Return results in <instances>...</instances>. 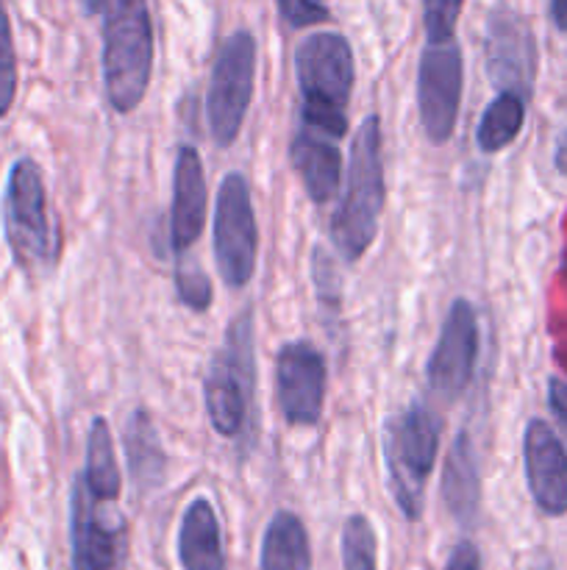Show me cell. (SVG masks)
<instances>
[{
	"label": "cell",
	"instance_id": "1",
	"mask_svg": "<svg viewBox=\"0 0 567 570\" xmlns=\"http://www.w3.org/2000/svg\"><path fill=\"white\" fill-rule=\"evenodd\" d=\"M295 78L300 89V122L334 139L348 134V104L354 95V48L337 31L309 33L295 48Z\"/></svg>",
	"mask_w": 567,
	"mask_h": 570
},
{
	"label": "cell",
	"instance_id": "2",
	"mask_svg": "<svg viewBox=\"0 0 567 570\" xmlns=\"http://www.w3.org/2000/svg\"><path fill=\"white\" fill-rule=\"evenodd\" d=\"M384 195L387 189H384L381 120L378 115H367L350 142L345 187L331 220L334 248L345 262H359L376 243Z\"/></svg>",
	"mask_w": 567,
	"mask_h": 570
},
{
	"label": "cell",
	"instance_id": "3",
	"mask_svg": "<svg viewBox=\"0 0 567 570\" xmlns=\"http://www.w3.org/2000/svg\"><path fill=\"white\" fill-rule=\"evenodd\" d=\"M153 76V22L145 0H109L103 20V83L111 109L128 115Z\"/></svg>",
	"mask_w": 567,
	"mask_h": 570
},
{
	"label": "cell",
	"instance_id": "4",
	"mask_svg": "<svg viewBox=\"0 0 567 570\" xmlns=\"http://www.w3.org/2000/svg\"><path fill=\"white\" fill-rule=\"evenodd\" d=\"M442 421L426 401H411L398 415L384 423V462L389 488L406 521H420L426 507V488L439 454Z\"/></svg>",
	"mask_w": 567,
	"mask_h": 570
},
{
	"label": "cell",
	"instance_id": "5",
	"mask_svg": "<svg viewBox=\"0 0 567 570\" xmlns=\"http://www.w3.org/2000/svg\"><path fill=\"white\" fill-rule=\"evenodd\" d=\"M253 384V312L245 309L228 326L226 345L211 354L203 379L206 412L220 438H239L245 432Z\"/></svg>",
	"mask_w": 567,
	"mask_h": 570
},
{
	"label": "cell",
	"instance_id": "6",
	"mask_svg": "<svg viewBox=\"0 0 567 570\" xmlns=\"http://www.w3.org/2000/svg\"><path fill=\"white\" fill-rule=\"evenodd\" d=\"M3 226L14 262L26 273H42L56 265L59 239L48 212L42 167L22 156L11 165L3 198Z\"/></svg>",
	"mask_w": 567,
	"mask_h": 570
},
{
	"label": "cell",
	"instance_id": "7",
	"mask_svg": "<svg viewBox=\"0 0 567 570\" xmlns=\"http://www.w3.org/2000/svg\"><path fill=\"white\" fill-rule=\"evenodd\" d=\"M256 59L259 48L250 31H233L217 50L206 89V120L220 148H231L242 131L256 89Z\"/></svg>",
	"mask_w": 567,
	"mask_h": 570
},
{
	"label": "cell",
	"instance_id": "8",
	"mask_svg": "<svg viewBox=\"0 0 567 570\" xmlns=\"http://www.w3.org/2000/svg\"><path fill=\"white\" fill-rule=\"evenodd\" d=\"M215 259L231 289L248 287L259 259V226L248 178L239 170L222 176L215 204Z\"/></svg>",
	"mask_w": 567,
	"mask_h": 570
},
{
	"label": "cell",
	"instance_id": "9",
	"mask_svg": "<svg viewBox=\"0 0 567 570\" xmlns=\"http://www.w3.org/2000/svg\"><path fill=\"white\" fill-rule=\"evenodd\" d=\"M484 65L498 92H515L523 100L534 95L539 50L534 28L515 6L498 3L484 26Z\"/></svg>",
	"mask_w": 567,
	"mask_h": 570
},
{
	"label": "cell",
	"instance_id": "10",
	"mask_svg": "<svg viewBox=\"0 0 567 570\" xmlns=\"http://www.w3.org/2000/svg\"><path fill=\"white\" fill-rule=\"evenodd\" d=\"M117 501H98L78 476L70 495L72 570H126L128 523Z\"/></svg>",
	"mask_w": 567,
	"mask_h": 570
},
{
	"label": "cell",
	"instance_id": "11",
	"mask_svg": "<svg viewBox=\"0 0 567 570\" xmlns=\"http://www.w3.org/2000/svg\"><path fill=\"white\" fill-rule=\"evenodd\" d=\"M461 89H465V61L456 39L426 42L417 61V115L431 145H445L454 137Z\"/></svg>",
	"mask_w": 567,
	"mask_h": 570
},
{
	"label": "cell",
	"instance_id": "12",
	"mask_svg": "<svg viewBox=\"0 0 567 570\" xmlns=\"http://www.w3.org/2000/svg\"><path fill=\"white\" fill-rule=\"evenodd\" d=\"M481 348L476 306L467 298H456L445 315L439 337L426 365V382L437 399L456 401L472 382Z\"/></svg>",
	"mask_w": 567,
	"mask_h": 570
},
{
	"label": "cell",
	"instance_id": "13",
	"mask_svg": "<svg viewBox=\"0 0 567 570\" xmlns=\"http://www.w3.org/2000/svg\"><path fill=\"white\" fill-rule=\"evenodd\" d=\"M328 365L322 351L306 340L281 345L276 356V399L289 426H317L326 406Z\"/></svg>",
	"mask_w": 567,
	"mask_h": 570
},
{
	"label": "cell",
	"instance_id": "14",
	"mask_svg": "<svg viewBox=\"0 0 567 570\" xmlns=\"http://www.w3.org/2000/svg\"><path fill=\"white\" fill-rule=\"evenodd\" d=\"M523 468L528 493L543 515H567V451L543 417H531L523 432Z\"/></svg>",
	"mask_w": 567,
	"mask_h": 570
},
{
	"label": "cell",
	"instance_id": "15",
	"mask_svg": "<svg viewBox=\"0 0 567 570\" xmlns=\"http://www.w3.org/2000/svg\"><path fill=\"white\" fill-rule=\"evenodd\" d=\"M206 204H209V189H206L203 159L192 145H181L172 167L170 206V248L176 250V256L187 254L203 234Z\"/></svg>",
	"mask_w": 567,
	"mask_h": 570
},
{
	"label": "cell",
	"instance_id": "16",
	"mask_svg": "<svg viewBox=\"0 0 567 570\" xmlns=\"http://www.w3.org/2000/svg\"><path fill=\"white\" fill-rule=\"evenodd\" d=\"M339 139L315 128L298 126L292 145H289V161L304 184L306 195L315 204H328L339 195L342 184V154H339Z\"/></svg>",
	"mask_w": 567,
	"mask_h": 570
},
{
	"label": "cell",
	"instance_id": "17",
	"mask_svg": "<svg viewBox=\"0 0 567 570\" xmlns=\"http://www.w3.org/2000/svg\"><path fill=\"white\" fill-rule=\"evenodd\" d=\"M442 501L459 527L472 529L481 510V468H478L476 445L470 434L459 432L454 438L448 456L442 465Z\"/></svg>",
	"mask_w": 567,
	"mask_h": 570
},
{
	"label": "cell",
	"instance_id": "18",
	"mask_svg": "<svg viewBox=\"0 0 567 570\" xmlns=\"http://www.w3.org/2000/svg\"><path fill=\"white\" fill-rule=\"evenodd\" d=\"M178 562L183 570H226L222 532L209 499L189 501L178 529Z\"/></svg>",
	"mask_w": 567,
	"mask_h": 570
},
{
	"label": "cell",
	"instance_id": "19",
	"mask_svg": "<svg viewBox=\"0 0 567 570\" xmlns=\"http://www.w3.org/2000/svg\"><path fill=\"white\" fill-rule=\"evenodd\" d=\"M122 449L128 460V476L139 490H153L165 484L167 454L159 429L145 410H133L122 429Z\"/></svg>",
	"mask_w": 567,
	"mask_h": 570
},
{
	"label": "cell",
	"instance_id": "20",
	"mask_svg": "<svg viewBox=\"0 0 567 570\" xmlns=\"http://www.w3.org/2000/svg\"><path fill=\"white\" fill-rule=\"evenodd\" d=\"M259 570H311V546L304 521L281 510L270 518L261 538Z\"/></svg>",
	"mask_w": 567,
	"mask_h": 570
},
{
	"label": "cell",
	"instance_id": "21",
	"mask_svg": "<svg viewBox=\"0 0 567 570\" xmlns=\"http://www.w3.org/2000/svg\"><path fill=\"white\" fill-rule=\"evenodd\" d=\"M83 484L98 501H117L122 490V473L117 465V451L106 417H94L87 434V465L81 473Z\"/></svg>",
	"mask_w": 567,
	"mask_h": 570
},
{
	"label": "cell",
	"instance_id": "22",
	"mask_svg": "<svg viewBox=\"0 0 567 570\" xmlns=\"http://www.w3.org/2000/svg\"><path fill=\"white\" fill-rule=\"evenodd\" d=\"M523 122H526V100L515 92H498V98L489 100L481 120H478V150L481 154H500V150H506L520 137Z\"/></svg>",
	"mask_w": 567,
	"mask_h": 570
},
{
	"label": "cell",
	"instance_id": "23",
	"mask_svg": "<svg viewBox=\"0 0 567 570\" xmlns=\"http://www.w3.org/2000/svg\"><path fill=\"white\" fill-rule=\"evenodd\" d=\"M342 570H378L376 529L365 515H350L345 521Z\"/></svg>",
	"mask_w": 567,
	"mask_h": 570
},
{
	"label": "cell",
	"instance_id": "24",
	"mask_svg": "<svg viewBox=\"0 0 567 570\" xmlns=\"http://www.w3.org/2000/svg\"><path fill=\"white\" fill-rule=\"evenodd\" d=\"M172 282H176L178 301H181L187 309L206 312L211 306V301H215V287H211V278L206 276V271L198 265V262H189L187 254L178 256Z\"/></svg>",
	"mask_w": 567,
	"mask_h": 570
},
{
	"label": "cell",
	"instance_id": "25",
	"mask_svg": "<svg viewBox=\"0 0 567 570\" xmlns=\"http://www.w3.org/2000/svg\"><path fill=\"white\" fill-rule=\"evenodd\" d=\"M17 98V50L11 37L9 11L0 0V117H6Z\"/></svg>",
	"mask_w": 567,
	"mask_h": 570
},
{
	"label": "cell",
	"instance_id": "26",
	"mask_svg": "<svg viewBox=\"0 0 567 570\" xmlns=\"http://www.w3.org/2000/svg\"><path fill=\"white\" fill-rule=\"evenodd\" d=\"M461 9H465V0H422V28H426L428 42L454 39Z\"/></svg>",
	"mask_w": 567,
	"mask_h": 570
},
{
	"label": "cell",
	"instance_id": "27",
	"mask_svg": "<svg viewBox=\"0 0 567 570\" xmlns=\"http://www.w3.org/2000/svg\"><path fill=\"white\" fill-rule=\"evenodd\" d=\"M311 278L317 284V298H320L322 309H331L337 315L339 304H342V287H339L342 278H339L337 265H334V256L326 254L320 245L311 254Z\"/></svg>",
	"mask_w": 567,
	"mask_h": 570
},
{
	"label": "cell",
	"instance_id": "28",
	"mask_svg": "<svg viewBox=\"0 0 567 570\" xmlns=\"http://www.w3.org/2000/svg\"><path fill=\"white\" fill-rule=\"evenodd\" d=\"M276 3L287 26L292 28L317 26V22H326L331 17L320 0H276Z\"/></svg>",
	"mask_w": 567,
	"mask_h": 570
},
{
	"label": "cell",
	"instance_id": "29",
	"mask_svg": "<svg viewBox=\"0 0 567 570\" xmlns=\"http://www.w3.org/2000/svg\"><path fill=\"white\" fill-rule=\"evenodd\" d=\"M548 406L554 412V417L559 421V426L567 434V382L559 376L548 379Z\"/></svg>",
	"mask_w": 567,
	"mask_h": 570
},
{
	"label": "cell",
	"instance_id": "30",
	"mask_svg": "<svg viewBox=\"0 0 567 570\" xmlns=\"http://www.w3.org/2000/svg\"><path fill=\"white\" fill-rule=\"evenodd\" d=\"M445 570H481V554H478V549L470 540H461V543L450 551Z\"/></svg>",
	"mask_w": 567,
	"mask_h": 570
},
{
	"label": "cell",
	"instance_id": "31",
	"mask_svg": "<svg viewBox=\"0 0 567 570\" xmlns=\"http://www.w3.org/2000/svg\"><path fill=\"white\" fill-rule=\"evenodd\" d=\"M554 167L561 173V176H567V128H561V134L556 137Z\"/></svg>",
	"mask_w": 567,
	"mask_h": 570
},
{
	"label": "cell",
	"instance_id": "32",
	"mask_svg": "<svg viewBox=\"0 0 567 570\" xmlns=\"http://www.w3.org/2000/svg\"><path fill=\"white\" fill-rule=\"evenodd\" d=\"M550 17L561 33H567V0H550Z\"/></svg>",
	"mask_w": 567,
	"mask_h": 570
},
{
	"label": "cell",
	"instance_id": "33",
	"mask_svg": "<svg viewBox=\"0 0 567 570\" xmlns=\"http://www.w3.org/2000/svg\"><path fill=\"white\" fill-rule=\"evenodd\" d=\"M106 3H109V0H81V6L87 14H98L100 9H106Z\"/></svg>",
	"mask_w": 567,
	"mask_h": 570
},
{
	"label": "cell",
	"instance_id": "34",
	"mask_svg": "<svg viewBox=\"0 0 567 570\" xmlns=\"http://www.w3.org/2000/svg\"><path fill=\"white\" fill-rule=\"evenodd\" d=\"M556 351H567V343H559V348H556ZM556 360H559V365L567 371V354H559Z\"/></svg>",
	"mask_w": 567,
	"mask_h": 570
}]
</instances>
